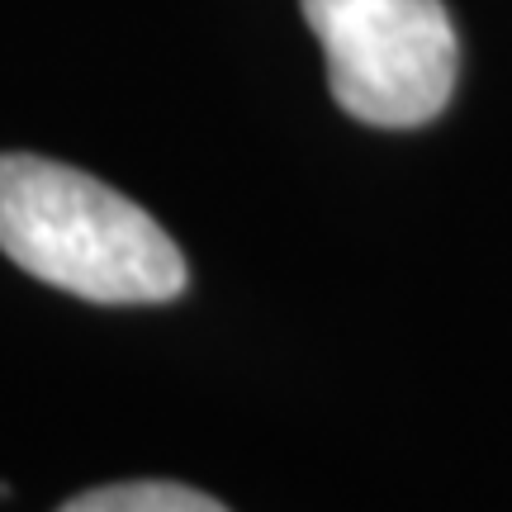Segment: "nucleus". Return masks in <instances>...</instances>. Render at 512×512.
<instances>
[{
  "label": "nucleus",
  "mask_w": 512,
  "mask_h": 512,
  "mask_svg": "<svg viewBox=\"0 0 512 512\" xmlns=\"http://www.w3.org/2000/svg\"><path fill=\"white\" fill-rule=\"evenodd\" d=\"M0 252L91 304H166L185 290L181 247L147 209L34 152L0 157Z\"/></svg>",
  "instance_id": "obj_1"
},
{
  "label": "nucleus",
  "mask_w": 512,
  "mask_h": 512,
  "mask_svg": "<svg viewBox=\"0 0 512 512\" xmlns=\"http://www.w3.org/2000/svg\"><path fill=\"white\" fill-rule=\"evenodd\" d=\"M328 57L332 100L375 128L432 124L456 91L460 43L441 0H299Z\"/></svg>",
  "instance_id": "obj_2"
},
{
  "label": "nucleus",
  "mask_w": 512,
  "mask_h": 512,
  "mask_svg": "<svg viewBox=\"0 0 512 512\" xmlns=\"http://www.w3.org/2000/svg\"><path fill=\"white\" fill-rule=\"evenodd\" d=\"M57 512H228L219 498L200 494L190 484L171 479H128V484H105L91 494L62 503Z\"/></svg>",
  "instance_id": "obj_3"
}]
</instances>
